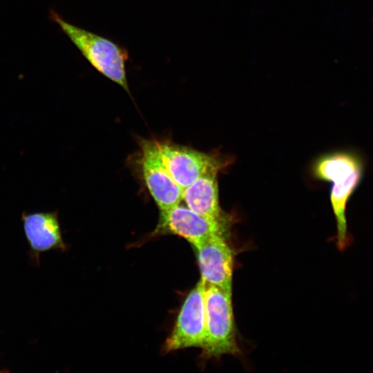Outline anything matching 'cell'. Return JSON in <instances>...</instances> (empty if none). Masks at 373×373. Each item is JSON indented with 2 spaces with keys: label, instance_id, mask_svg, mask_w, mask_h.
I'll return each mask as SVG.
<instances>
[{
  "label": "cell",
  "instance_id": "6da1fadb",
  "mask_svg": "<svg viewBox=\"0 0 373 373\" xmlns=\"http://www.w3.org/2000/svg\"><path fill=\"white\" fill-rule=\"evenodd\" d=\"M52 19L99 73L122 87L129 95L126 77L128 50L106 37L76 26L54 12Z\"/></svg>",
  "mask_w": 373,
  "mask_h": 373
},
{
  "label": "cell",
  "instance_id": "7a4b0ae2",
  "mask_svg": "<svg viewBox=\"0 0 373 373\" xmlns=\"http://www.w3.org/2000/svg\"><path fill=\"white\" fill-rule=\"evenodd\" d=\"M207 337L202 348L208 357L240 352L232 305V291L205 283Z\"/></svg>",
  "mask_w": 373,
  "mask_h": 373
},
{
  "label": "cell",
  "instance_id": "3957f363",
  "mask_svg": "<svg viewBox=\"0 0 373 373\" xmlns=\"http://www.w3.org/2000/svg\"><path fill=\"white\" fill-rule=\"evenodd\" d=\"M229 220H215L203 217L187 207L176 205L160 211L155 234H173L182 237L196 249L213 235L228 237Z\"/></svg>",
  "mask_w": 373,
  "mask_h": 373
},
{
  "label": "cell",
  "instance_id": "277c9868",
  "mask_svg": "<svg viewBox=\"0 0 373 373\" xmlns=\"http://www.w3.org/2000/svg\"><path fill=\"white\" fill-rule=\"evenodd\" d=\"M205 283L202 280L187 295L175 325L165 343L166 351L197 347L203 348L207 337Z\"/></svg>",
  "mask_w": 373,
  "mask_h": 373
},
{
  "label": "cell",
  "instance_id": "5b68a950",
  "mask_svg": "<svg viewBox=\"0 0 373 373\" xmlns=\"http://www.w3.org/2000/svg\"><path fill=\"white\" fill-rule=\"evenodd\" d=\"M161 158L175 182L184 189L202 175L226 164L220 157L196 150L157 142Z\"/></svg>",
  "mask_w": 373,
  "mask_h": 373
},
{
  "label": "cell",
  "instance_id": "8992f818",
  "mask_svg": "<svg viewBox=\"0 0 373 373\" xmlns=\"http://www.w3.org/2000/svg\"><path fill=\"white\" fill-rule=\"evenodd\" d=\"M141 169L146 186L160 211L171 209L182 200L183 189L165 166L155 140L141 143Z\"/></svg>",
  "mask_w": 373,
  "mask_h": 373
},
{
  "label": "cell",
  "instance_id": "52a82bcc",
  "mask_svg": "<svg viewBox=\"0 0 373 373\" xmlns=\"http://www.w3.org/2000/svg\"><path fill=\"white\" fill-rule=\"evenodd\" d=\"M227 238L211 236L196 250L200 279L206 284L232 291L233 252Z\"/></svg>",
  "mask_w": 373,
  "mask_h": 373
},
{
  "label": "cell",
  "instance_id": "ba28073f",
  "mask_svg": "<svg viewBox=\"0 0 373 373\" xmlns=\"http://www.w3.org/2000/svg\"><path fill=\"white\" fill-rule=\"evenodd\" d=\"M365 169H342L330 174L326 181L333 183L330 191V202L336 221V245L339 250H345L352 242V236L347 228L346 207L358 187Z\"/></svg>",
  "mask_w": 373,
  "mask_h": 373
},
{
  "label": "cell",
  "instance_id": "9c48e42d",
  "mask_svg": "<svg viewBox=\"0 0 373 373\" xmlns=\"http://www.w3.org/2000/svg\"><path fill=\"white\" fill-rule=\"evenodd\" d=\"M209 172L183 189L182 200L195 213L209 219L228 220L220 205L217 174Z\"/></svg>",
  "mask_w": 373,
  "mask_h": 373
},
{
  "label": "cell",
  "instance_id": "30bf717a",
  "mask_svg": "<svg viewBox=\"0 0 373 373\" xmlns=\"http://www.w3.org/2000/svg\"><path fill=\"white\" fill-rule=\"evenodd\" d=\"M25 236L32 251L40 252L64 247L55 212L23 213Z\"/></svg>",
  "mask_w": 373,
  "mask_h": 373
}]
</instances>
